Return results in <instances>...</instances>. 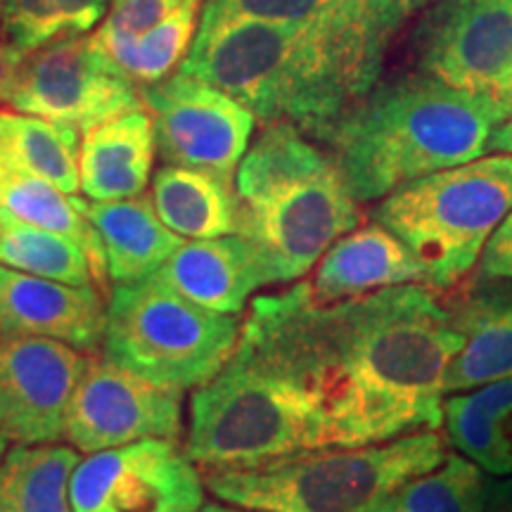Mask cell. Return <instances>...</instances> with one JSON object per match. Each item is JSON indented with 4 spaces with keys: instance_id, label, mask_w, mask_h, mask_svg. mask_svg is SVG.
Listing matches in <instances>:
<instances>
[{
    "instance_id": "1",
    "label": "cell",
    "mask_w": 512,
    "mask_h": 512,
    "mask_svg": "<svg viewBox=\"0 0 512 512\" xmlns=\"http://www.w3.org/2000/svg\"><path fill=\"white\" fill-rule=\"evenodd\" d=\"M463 339L425 285L323 304L302 280L254 299L235 354L304 389L332 446H368L444 425V377Z\"/></svg>"
},
{
    "instance_id": "2",
    "label": "cell",
    "mask_w": 512,
    "mask_h": 512,
    "mask_svg": "<svg viewBox=\"0 0 512 512\" xmlns=\"http://www.w3.org/2000/svg\"><path fill=\"white\" fill-rule=\"evenodd\" d=\"M427 5L368 19L275 22L204 15L181 72L228 93L264 124L285 121L325 140L377 86L394 36Z\"/></svg>"
},
{
    "instance_id": "3",
    "label": "cell",
    "mask_w": 512,
    "mask_h": 512,
    "mask_svg": "<svg viewBox=\"0 0 512 512\" xmlns=\"http://www.w3.org/2000/svg\"><path fill=\"white\" fill-rule=\"evenodd\" d=\"M512 105L427 74L375 86L339 119L328 143L358 202H373L418 181L472 162Z\"/></svg>"
},
{
    "instance_id": "4",
    "label": "cell",
    "mask_w": 512,
    "mask_h": 512,
    "mask_svg": "<svg viewBox=\"0 0 512 512\" xmlns=\"http://www.w3.org/2000/svg\"><path fill=\"white\" fill-rule=\"evenodd\" d=\"M238 235L264 261L268 280L304 278L332 242L358 226V200L335 162L285 121L266 124L235 171Z\"/></svg>"
},
{
    "instance_id": "5",
    "label": "cell",
    "mask_w": 512,
    "mask_h": 512,
    "mask_svg": "<svg viewBox=\"0 0 512 512\" xmlns=\"http://www.w3.org/2000/svg\"><path fill=\"white\" fill-rule=\"evenodd\" d=\"M439 430L368 446H330L249 467H207L204 486L219 501L259 512H370L408 479L448 456Z\"/></svg>"
},
{
    "instance_id": "6",
    "label": "cell",
    "mask_w": 512,
    "mask_h": 512,
    "mask_svg": "<svg viewBox=\"0 0 512 512\" xmlns=\"http://www.w3.org/2000/svg\"><path fill=\"white\" fill-rule=\"evenodd\" d=\"M323 411L297 384L238 354L190 396L185 453L202 470L330 448Z\"/></svg>"
},
{
    "instance_id": "7",
    "label": "cell",
    "mask_w": 512,
    "mask_h": 512,
    "mask_svg": "<svg viewBox=\"0 0 512 512\" xmlns=\"http://www.w3.org/2000/svg\"><path fill=\"white\" fill-rule=\"evenodd\" d=\"M512 211V157L489 155L401 185L375 221L418 256L427 287L448 290L472 273L484 245Z\"/></svg>"
},
{
    "instance_id": "8",
    "label": "cell",
    "mask_w": 512,
    "mask_h": 512,
    "mask_svg": "<svg viewBox=\"0 0 512 512\" xmlns=\"http://www.w3.org/2000/svg\"><path fill=\"white\" fill-rule=\"evenodd\" d=\"M238 337V318L202 309L150 275L114 283L102 349L121 368L185 392L219 375Z\"/></svg>"
},
{
    "instance_id": "9",
    "label": "cell",
    "mask_w": 512,
    "mask_h": 512,
    "mask_svg": "<svg viewBox=\"0 0 512 512\" xmlns=\"http://www.w3.org/2000/svg\"><path fill=\"white\" fill-rule=\"evenodd\" d=\"M413 50L422 74L512 105V0H432Z\"/></svg>"
},
{
    "instance_id": "10",
    "label": "cell",
    "mask_w": 512,
    "mask_h": 512,
    "mask_svg": "<svg viewBox=\"0 0 512 512\" xmlns=\"http://www.w3.org/2000/svg\"><path fill=\"white\" fill-rule=\"evenodd\" d=\"M164 164L188 166L235 183L256 117L211 83L183 74L140 88Z\"/></svg>"
},
{
    "instance_id": "11",
    "label": "cell",
    "mask_w": 512,
    "mask_h": 512,
    "mask_svg": "<svg viewBox=\"0 0 512 512\" xmlns=\"http://www.w3.org/2000/svg\"><path fill=\"white\" fill-rule=\"evenodd\" d=\"M10 105L79 133L143 110L140 91L102 60L93 38L64 36L24 57Z\"/></svg>"
},
{
    "instance_id": "12",
    "label": "cell",
    "mask_w": 512,
    "mask_h": 512,
    "mask_svg": "<svg viewBox=\"0 0 512 512\" xmlns=\"http://www.w3.org/2000/svg\"><path fill=\"white\" fill-rule=\"evenodd\" d=\"M183 389L150 382L112 358L86 356L64 420V439L81 453H98L145 439L178 441Z\"/></svg>"
},
{
    "instance_id": "13",
    "label": "cell",
    "mask_w": 512,
    "mask_h": 512,
    "mask_svg": "<svg viewBox=\"0 0 512 512\" xmlns=\"http://www.w3.org/2000/svg\"><path fill=\"white\" fill-rule=\"evenodd\" d=\"M74 512H200L204 479L169 439H145L88 453L76 465Z\"/></svg>"
},
{
    "instance_id": "14",
    "label": "cell",
    "mask_w": 512,
    "mask_h": 512,
    "mask_svg": "<svg viewBox=\"0 0 512 512\" xmlns=\"http://www.w3.org/2000/svg\"><path fill=\"white\" fill-rule=\"evenodd\" d=\"M86 354L41 337L0 335V432L17 444L64 439Z\"/></svg>"
},
{
    "instance_id": "15",
    "label": "cell",
    "mask_w": 512,
    "mask_h": 512,
    "mask_svg": "<svg viewBox=\"0 0 512 512\" xmlns=\"http://www.w3.org/2000/svg\"><path fill=\"white\" fill-rule=\"evenodd\" d=\"M107 306L93 285H69L0 266V335L41 337L79 351L102 347Z\"/></svg>"
},
{
    "instance_id": "16",
    "label": "cell",
    "mask_w": 512,
    "mask_h": 512,
    "mask_svg": "<svg viewBox=\"0 0 512 512\" xmlns=\"http://www.w3.org/2000/svg\"><path fill=\"white\" fill-rule=\"evenodd\" d=\"M155 275L192 304L226 316H238L256 290L271 287L264 261L242 235L183 242Z\"/></svg>"
},
{
    "instance_id": "17",
    "label": "cell",
    "mask_w": 512,
    "mask_h": 512,
    "mask_svg": "<svg viewBox=\"0 0 512 512\" xmlns=\"http://www.w3.org/2000/svg\"><path fill=\"white\" fill-rule=\"evenodd\" d=\"M306 283L318 302L332 304L396 285H427V273L418 256L375 221L332 242Z\"/></svg>"
},
{
    "instance_id": "18",
    "label": "cell",
    "mask_w": 512,
    "mask_h": 512,
    "mask_svg": "<svg viewBox=\"0 0 512 512\" xmlns=\"http://www.w3.org/2000/svg\"><path fill=\"white\" fill-rule=\"evenodd\" d=\"M155 150V128L145 107L91 128L79 147L81 192L95 202L143 195Z\"/></svg>"
},
{
    "instance_id": "19",
    "label": "cell",
    "mask_w": 512,
    "mask_h": 512,
    "mask_svg": "<svg viewBox=\"0 0 512 512\" xmlns=\"http://www.w3.org/2000/svg\"><path fill=\"white\" fill-rule=\"evenodd\" d=\"M74 202L98 233L107 275L114 283H138L150 278L183 245L181 235L159 219L150 197L86 202L74 195Z\"/></svg>"
},
{
    "instance_id": "20",
    "label": "cell",
    "mask_w": 512,
    "mask_h": 512,
    "mask_svg": "<svg viewBox=\"0 0 512 512\" xmlns=\"http://www.w3.org/2000/svg\"><path fill=\"white\" fill-rule=\"evenodd\" d=\"M448 311L465 339L446 368V396L512 377V285L482 287Z\"/></svg>"
},
{
    "instance_id": "21",
    "label": "cell",
    "mask_w": 512,
    "mask_h": 512,
    "mask_svg": "<svg viewBox=\"0 0 512 512\" xmlns=\"http://www.w3.org/2000/svg\"><path fill=\"white\" fill-rule=\"evenodd\" d=\"M150 200L164 226L181 238L238 235L240 200L235 185L209 171L164 164L152 176Z\"/></svg>"
},
{
    "instance_id": "22",
    "label": "cell",
    "mask_w": 512,
    "mask_h": 512,
    "mask_svg": "<svg viewBox=\"0 0 512 512\" xmlns=\"http://www.w3.org/2000/svg\"><path fill=\"white\" fill-rule=\"evenodd\" d=\"M446 439L486 475H512V377L444 399Z\"/></svg>"
},
{
    "instance_id": "23",
    "label": "cell",
    "mask_w": 512,
    "mask_h": 512,
    "mask_svg": "<svg viewBox=\"0 0 512 512\" xmlns=\"http://www.w3.org/2000/svg\"><path fill=\"white\" fill-rule=\"evenodd\" d=\"M79 451L62 444H17L0 460V512H74L69 484Z\"/></svg>"
},
{
    "instance_id": "24",
    "label": "cell",
    "mask_w": 512,
    "mask_h": 512,
    "mask_svg": "<svg viewBox=\"0 0 512 512\" xmlns=\"http://www.w3.org/2000/svg\"><path fill=\"white\" fill-rule=\"evenodd\" d=\"M79 131L34 114L0 112V164L46 178L74 195L79 183Z\"/></svg>"
},
{
    "instance_id": "25",
    "label": "cell",
    "mask_w": 512,
    "mask_h": 512,
    "mask_svg": "<svg viewBox=\"0 0 512 512\" xmlns=\"http://www.w3.org/2000/svg\"><path fill=\"white\" fill-rule=\"evenodd\" d=\"M204 0H183L157 27L140 36L114 38L95 34L93 41L105 60L119 76L133 86H152L166 79L188 55L197 34V15Z\"/></svg>"
},
{
    "instance_id": "26",
    "label": "cell",
    "mask_w": 512,
    "mask_h": 512,
    "mask_svg": "<svg viewBox=\"0 0 512 512\" xmlns=\"http://www.w3.org/2000/svg\"><path fill=\"white\" fill-rule=\"evenodd\" d=\"M0 214H8L17 221L31 223V226L55 230V233L76 240L91 256L98 283H105L107 268L102 242L91 221L76 207L74 195L67 197V192L46 178L24 174V171L8 169V166L0 164Z\"/></svg>"
},
{
    "instance_id": "27",
    "label": "cell",
    "mask_w": 512,
    "mask_h": 512,
    "mask_svg": "<svg viewBox=\"0 0 512 512\" xmlns=\"http://www.w3.org/2000/svg\"><path fill=\"white\" fill-rule=\"evenodd\" d=\"M0 266L69 285L98 283L91 256L79 242L8 214H0Z\"/></svg>"
},
{
    "instance_id": "28",
    "label": "cell",
    "mask_w": 512,
    "mask_h": 512,
    "mask_svg": "<svg viewBox=\"0 0 512 512\" xmlns=\"http://www.w3.org/2000/svg\"><path fill=\"white\" fill-rule=\"evenodd\" d=\"M489 482L470 458L448 453L439 467L408 479L370 512H484Z\"/></svg>"
},
{
    "instance_id": "29",
    "label": "cell",
    "mask_w": 512,
    "mask_h": 512,
    "mask_svg": "<svg viewBox=\"0 0 512 512\" xmlns=\"http://www.w3.org/2000/svg\"><path fill=\"white\" fill-rule=\"evenodd\" d=\"M110 0H0V22L22 53L64 36L91 31L105 17Z\"/></svg>"
},
{
    "instance_id": "30",
    "label": "cell",
    "mask_w": 512,
    "mask_h": 512,
    "mask_svg": "<svg viewBox=\"0 0 512 512\" xmlns=\"http://www.w3.org/2000/svg\"><path fill=\"white\" fill-rule=\"evenodd\" d=\"M406 3L430 5L432 0H204V15H240L275 22H328L368 19Z\"/></svg>"
},
{
    "instance_id": "31",
    "label": "cell",
    "mask_w": 512,
    "mask_h": 512,
    "mask_svg": "<svg viewBox=\"0 0 512 512\" xmlns=\"http://www.w3.org/2000/svg\"><path fill=\"white\" fill-rule=\"evenodd\" d=\"M181 3L183 0H124V3H117L112 15L98 29V34L114 38L140 36L157 27Z\"/></svg>"
},
{
    "instance_id": "32",
    "label": "cell",
    "mask_w": 512,
    "mask_h": 512,
    "mask_svg": "<svg viewBox=\"0 0 512 512\" xmlns=\"http://www.w3.org/2000/svg\"><path fill=\"white\" fill-rule=\"evenodd\" d=\"M477 264L484 283H512V211L491 233Z\"/></svg>"
},
{
    "instance_id": "33",
    "label": "cell",
    "mask_w": 512,
    "mask_h": 512,
    "mask_svg": "<svg viewBox=\"0 0 512 512\" xmlns=\"http://www.w3.org/2000/svg\"><path fill=\"white\" fill-rule=\"evenodd\" d=\"M24 57H27V53H22L17 46L0 41V105L10 102Z\"/></svg>"
},
{
    "instance_id": "34",
    "label": "cell",
    "mask_w": 512,
    "mask_h": 512,
    "mask_svg": "<svg viewBox=\"0 0 512 512\" xmlns=\"http://www.w3.org/2000/svg\"><path fill=\"white\" fill-rule=\"evenodd\" d=\"M484 512H512V475L496 482L491 479Z\"/></svg>"
},
{
    "instance_id": "35",
    "label": "cell",
    "mask_w": 512,
    "mask_h": 512,
    "mask_svg": "<svg viewBox=\"0 0 512 512\" xmlns=\"http://www.w3.org/2000/svg\"><path fill=\"white\" fill-rule=\"evenodd\" d=\"M489 152H501V155L512 157V117L505 119L494 131L489 140Z\"/></svg>"
},
{
    "instance_id": "36",
    "label": "cell",
    "mask_w": 512,
    "mask_h": 512,
    "mask_svg": "<svg viewBox=\"0 0 512 512\" xmlns=\"http://www.w3.org/2000/svg\"><path fill=\"white\" fill-rule=\"evenodd\" d=\"M200 512H259V510H249V508H238V505H221V503H204Z\"/></svg>"
},
{
    "instance_id": "37",
    "label": "cell",
    "mask_w": 512,
    "mask_h": 512,
    "mask_svg": "<svg viewBox=\"0 0 512 512\" xmlns=\"http://www.w3.org/2000/svg\"><path fill=\"white\" fill-rule=\"evenodd\" d=\"M5 453H8V437H5V434L0 432V460H3Z\"/></svg>"
},
{
    "instance_id": "38",
    "label": "cell",
    "mask_w": 512,
    "mask_h": 512,
    "mask_svg": "<svg viewBox=\"0 0 512 512\" xmlns=\"http://www.w3.org/2000/svg\"><path fill=\"white\" fill-rule=\"evenodd\" d=\"M114 3H124V0H114Z\"/></svg>"
}]
</instances>
